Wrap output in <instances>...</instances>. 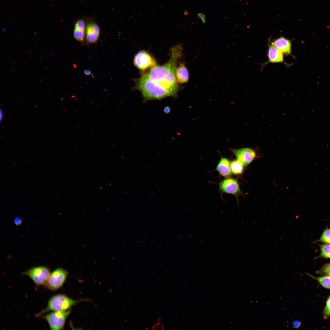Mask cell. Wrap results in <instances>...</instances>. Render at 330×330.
Instances as JSON below:
<instances>
[{"label":"cell","mask_w":330,"mask_h":330,"mask_svg":"<svg viewBox=\"0 0 330 330\" xmlns=\"http://www.w3.org/2000/svg\"><path fill=\"white\" fill-rule=\"evenodd\" d=\"M50 273L49 269L45 266L32 268L23 273L29 277L37 285H44Z\"/></svg>","instance_id":"6"},{"label":"cell","mask_w":330,"mask_h":330,"mask_svg":"<svg viewBox=\"0 0 330 330\" xmlns=\"http://www.w3.org/2000/svg\"><path fill=\"white\" fill-rule=\"evenodd\" d=\"M219 188L223 193L231 194L237 198L242 193L237 181L229 177L221 181L219 183Z\"/></svg>","instance_id":"8"},{"label":"cell","mask_w":330,"mask_h":330,"mask_svg":"<svg viewBox=\"0 0 330 330\" xmlns=\"http://www.w3.org/2000/svg\"><path fill=\"white\" fill-rule=\"evenodd\" d=\"M271 44L283 54L292 55V42L288 39L281 36L273 40Z\"/></svg>","instance_id":"12"},{"label":"cell","mask_w":330,"mask_h":330,"mask_svg":"<svg viewBox=\"0 0 330 330\" xmlns=\"http://www.w3.org/2000/svg\"><path fill=\"white\" fill-rule=\"evenodd\" d=\"M68 272L62 268H58L50 273L46 283V288L50 290L54 291L60 288L65 282Z\"/></svg>","instance_id":"5"},{"label":"cell","mask_w":330,"mask_h":330,"mask_svg":"<svg viewBox=\"0 0 330 330\" xmlns=\"http://www.w3.org/2000/svg\"><path fill=\"white\" fill-rule=\"evenodd\" d=\"M301 325V322L299 321H294L292 323V326L294 328H297L300 327Z\"/></svg>","instance_id":"23"},{"label":"cell","mask_w":330,"mask_h":330,"mask_svg":"<svg viewBox=\"0 0 330 330\" xmlns=\"http://www.w3.org/2000/svg\"><path fill=\"white\" fill-rule=\"evenodd\" d=\"M170 108L168 107H166L164 109V112L166 113H169L170 111Z\"/></svg>","instance_id":"27"},{"label":"cell","mask_w":330,"mask_h":330,"mask_svg":"<svg viewBox=\"0 0 330 330\" xmlns=\"http://www.w3.org/2000/svg\"><path fill=\"white\" fill-rule=\"evenodd\" d=\"M324 317L326 319L330 317V296L328 298L323 312Z\"/></svg>","instance_id":"21"},{"label":"cell","mask_w":330,"mask_h":330,"mask_svg":"<svg viewBox=\"0 0 330 330\" xmlns=\"http://www.w3.org/2000/svg\"><path fill=\"white\" fill-rule=\"evenodd\" d=\"M182 49L179 46L172 49L170 60L161 66H155L147 74L152 80L156 82L169 91L173 95L178 90L175 76L176 64L181 56Z\"/></svg>","instance_id":"1"},{"label":"cell","mask_w":330,"mask_h":330,"mask_svg":"<svg viewBox=\"0 0 330 330\" xmlns=\"http://www.w3.org/2000/svg\"><path fill=\"white\" fill-rule=\"evenodd\" d=\"M134 63L137 68L142 70L156 66V62L154 58L144 50L140 51L135 55Z\"/></svg>","instance_id":"7"},{"label":"cell","mask_w":330,"mask_h":330,"mask_svg":"<svg viewBox=\"0 0 330 330\" xmlns=\"http://www.w3.org/2000/svg\"><path fill=\"white\" fill-rule=\"evenodd\" d=\"M86 26L85 22L83 19L78 20L75 23L73 36L74 38L79 42H83L84 40Z\"/></svg>","instance_id":"13"},{"label":"cell","mask_w":330,"mask_h":330,"mask_svg":"<svg viewBox=\"0 0 330 330\" xmlns=\"http://www.w3.org/2000/svg\"><path fill=\"white\" fill-rule=\"evenodd\" d=\"M316 273L321 275L330 276V263L324 265L317 271Z\"/></svg>","instance_id":"20"},{"label":"cell","mask_w":330,"mask_h":330,"mask_svg":"<svg viewBox=\"0 0 330 330\" xmlns=\"http://www.w3.org/2000/svg\"><path fill=\"white\" fill-rule=\"evenodd\" d=\"M216 170L221 176L226 178L229 177L232 173L229 160L226 158L222 157L216 166Z\"/></svg>","instance_id":"14"},{"label":"cell","mask_w":330,"mask_h":330,"mask_svg":"<svg viewBox=\"0 0 330 330\" xmlns=\"http://www.w3.org/2000/svg\"><path fill=\"white\" fill-rule=\"evenodd\" d=\"M14 222L16 225H20L21 223V220L19 218H16L15 219Z\"/></svg>","instance_id":"25"},{"label":"cell","mask_w":330,"mask_h":330,"mask_svg":"<svg viewBox=\"0 0 330 330\" xmlns=\"http://www.w3.org/2000/svg\"><path fill=\"white\" fill-rule=\"evenodd\" d=\"M244 166L237 159H234L230 162L232 173L235 175L242 174L244 171Z\"/></svg>","instance_id":"16"},{"label":"cell","mask_w":330,"mask_h":330,"mask_svg":"<svg viewBox=\"0 0 330 330\" xmlns=\"http://www.w3.org/2000/svg\"><path fill=\"white\" fill-rule=\"evenodd\" d=\"M34 159H35L34 158L32 157V158H30L28 160L25 162L27 163H30V162H32V161H33Z\"/></svg>","instance_id":"28"},{"label":"cell","mask_w":330,"mask_h":330,"mask_svg":"<svg viewBox=\"0 0 330 330\" xmlns=\"http://www.w3.org/2000/svg\"><path fill=\"white\" fill-rule=\"evenodd\" d=\"M137 86L144 97L147 99H159L173 95L168 90L151 79L147 74L138 79Z\"/></svg>","instance_id":"2"},{"label":"cell","mask_w":330,"mask_h":330,"mask_svg":"<svg viewBox=\"0 0 330 330\" xmlns=\"http://www.w3.org/2000/svg\"><path fill=\"white\" fill-rule=\"evenodd\" d=\"M70 309L64 311H53L43 316L48 323L51 330H59L63 328L66 319L69 314Z\"/></svg>","instance_id":"4"},{"label":"cell","mask_w":330,"mask_h":330,"mask_svg":"<svg viewBox=\"0 0 330 330\" xmlns=\"http://www.w3.org/2000/svg\"><path fill=\"white\" fill-rule=\"evenodd\" d=\"M153 329L154 330H161L164 328L163 324L161 323L158 322L153 327Z\"/></svg>","instance_id":"22"},{"label":"cell","mask_w":330,"mask_h":330,"mask_svg":"<svg viewBox=\"0 0 330 330\" xmlns=\"http://www.w3.org/2000/svg\"><path fill=\"white\" fill-rule=\"evenodd\" d=\"M231 151L244 166L249 165L256 156L255 150L249 148L232 149Z\"/></svg>","instance_id":"9"},{"label":"cell","mask_w":330,"mask_h":330,"mask_svg":"<svg viewBox=\"0 0 330 330\" xmlns=\"http://www.w3.org/2000/svg\"><path fill=\"white\" fill-rule=\"evenodd\" d=\"M308 275L317 280L320 284L325 288L330 289V276H325L316 277L309 274Z\"/></svg>","instance_id":"17"},{"label":"cell","mask_w":330,"mask_h":330,"mask_svg":"<svg viewBox=\"0 0 330 330\" xmlns=\"http://www.w3.org/2000/svg\"><path fill=\"white\" fill-rule=\"evenodd\" d=\"M82 300L72 299L63 294H58L52 296L49 300L47 306L37 314L40 316L50 311H64L68 310L75 304L82 301Z\"/></svg>","instance_id":"3"},{"label":"cell","mask_w":330,"mask_h":330,"mask_svg":"<svg viewBox=\"0 0 330 330\" xmlns=\"http://www.w3.org/2000/svg\"><path fill=\"white\" fill-rule=\"evenodd\" d=\"M198 16L203 22H205V16L204 15H203V14L200 13L198 14Z\"/></svg>","instance_id":"24"},{"label":"cell","mask_w":330,"mask_h":330,"mask_svg":"<svg viewBox=\"0 0 330 330\" xmlns=\"http://www.w3.org/2000/svg\"><path fill=\"white\" fill-rule=\"evenodd\" d=\"M100 33V28L94 21L91 20L87 22L86 29V39L88 43H94L98 40Z\"/></svg>","instance_id":"10"},{"label":"cell","mask_w":330,"mask_h":330,"mask_svg":"<svg viewBox=\"0 0 330 330\" xmlns=\"http://www.w3.org/2000/svg\"><path fill=\"white\" fill-rule=\"evenodd\" d=\"M270 39H269L268 48L267 52L268 61L262 65V66L268 63H284L286 65L290 66L291 64L285 63L284 61L283 54L274 46L270 44Z\"/></svg>","instance_id":"11"},{"label":"cell","mask_w":330,"mask_h":330,"mask_svg":"<svg viewBox=\"0 0 330 330\" xmlns=\"http://www.w3.org/2000/svg\"><path fill=\"white\" fill-rule=\"evenodd\" d=\"M84 74L86 75H90L91 74V71L88 69H85L83 71Z\"/></svg>","instance_id":"26"},{"label":"cell","mask_w":330,"mask_h":330,"mask_svg":"<svg viewBox=\"0 0 330 330\" xmlns=\"http://www.w3.org/2000/svg\"><path fill=\"white\" fill-rule=\"evenodd\" d=\"M318 257L330 258V244H325L320 246V253Z\"/></svg>","instance_id":"18"},{"label":"cell","mask_w":330,"mask_h":330,"mask_svg":"<svg viewBox=\"0 0 330 330\" xmlns=\"http://www.w3.org/2000/svg\"><path fill=\"white\" fill-rule=\"evenodd\" d=\"M3 117V112L2 110H0V120H2Z\"/></svg>","instance_id":"29"},{"label":"cell","mask_w":330,"mask_h":330,"mask_svg":"<svg viewBox=\"0 0 330 330\" xmlns=\"http://www.w3.org/2000/svg\"><path fill=\"white\" fill-rule=\"evenodd\" d=\"M317 241L330 244V229L327 228L325 229Z\"/></svg>","instance_id":"19"},{"label":"cell","mask_w":330,"mask_h":330,"mask_svg":"<svg viewBox=\"0 0 330 330\" xmlns=\"http://www.w3.org/2000/svg\"><path fill=\"white\" fill-rule=\"evenodd\" d=\"M175 76L177 82L180 83H185L188 82L189 79L188 71L183 63H181L176 67Z\"/></svg>","instance_id":"15"}]
</instances>
